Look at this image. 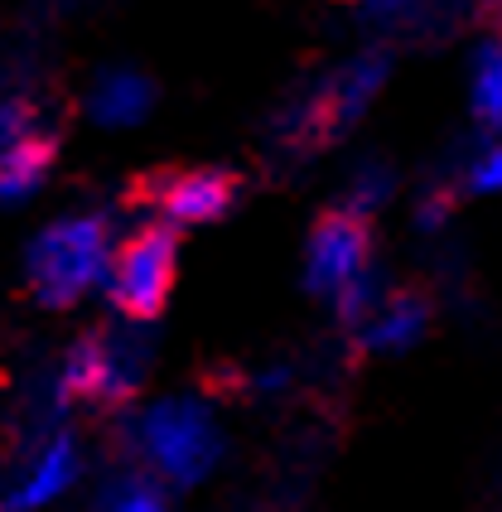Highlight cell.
Returning a JSON list of instances; mask_svg holds the SVG:
<instances>
[{"instance_id": "4", "label": "cell", "mask_w": 502, "mask_h": 512, "mask_svg": "<svg viewBox=\"0 0 502 512\" xmlns=\"http://www.w3.org/2000/svg\"><path fill=\"white\" fill-rule=\"evenodd\" d=\"M174 276H179V228L165 218H150L131 228L112 252L107 266V300L112 314L150 324L160 319L174 295Z\"/></svg>"}, {"instance_id": "11", "label": "cell", "mask_w": 502, "mask_h": 512, "mask_svg": "<svg viewBox=\"0 0 502 512\" xmlns=\"http://www.w3.org/2000/svg\"><path fill=\"white\" fill-rule=\"evenodd\" d=\"M474 112L483 126H502V44H488L478 54V78H474Z\"/></svg>"}, {"instance_id": "3", "label": "cell", "mask_w": 502, "mask_h": 512, "mask_svg": "<svg viewBox=\"0 0 502 512\" xmlns=\"http://www.w3.org/2000/svg\"><path fill=\"white\" fill-rule=\"evenodd\" d=\"M136 426H140L145 469L169 479L174 488H189L198 479H208L213 464L223 459V430L213 421L208 401L198 397L155 401L145 416H136Z\"/></svg>"}, {"instance_id": "13", "label": "cell", "mask_w": 502, "mask_h": 512, "mask_svg": "<svg viewBox=\"0 0 502 512\" xmlns=\"http://www.w3.org/2000/svg\"><path fill=\"white\" fill-rule=\"evenodd\" d=\"M488 20H493V29H498V44H502V0H493V5H488Z\"/></svg>"}, {"instance_id": "10", "label": "cell", "mask_w": 502, "mask_h": 512, "mask_svg": "<svg viewBox=\"0 0 502 512\" xmlns=\"http://www.w3.org/2000/svg\"><path fill=\"white\" fill-rule=\"evenodd\" d=\"M396 194V165H391L387 155H377V150H367L358 155L343 179H338V203L334 208H348V213H377L382 203H391Z\"/></svg>"}, {"instance_id": "2", "label": "cell", "mask_w": 502, "mask_h": 512, "mask_svg": "<svg viewBox=\"0 0 502 512\" xmlns=\"http://www.w3.org/2000/svg\"><path fill=\"white\" fill-rule=\"evenodd\" d=\"M107 271V218L73 213L58 218L29 242L25 281L44 310H68L87 295V285Z\"/></svg>"}, {"instance_id": "1", "label": "cell", "mask_w": 502, "mask_h": 512, "mask_svg": "<svg viewBox=\"0 0 502 512\" xmlns=\"http://www.w3.org/2000/svg\"><path fill=\"white\" fill-rule=\"evenodd\" d=\"M155 368V339L136 319L107 314L63 348V401H83L92 411L131 406Z\"/></svg>"}, {"instance_id": "8", "label": "cell", "mask_w": 502, "mask_h": 512, "mask_svg": "<svg viewBox=\"0 0 502 512\" xmlns=\"http://www.w3.org/2000/svg\"><path fill=\"white\" fill-rule=\"evenodd\" d=\"M155 107V83L136 68H102L87 87V116L97 126H136Z\"/></svg>"}, {"instance_id": "7", "label": "cell", "mask_w": 502, "mask_h": 512, "mask_svg": "<svg viewBox=\"0 0 502 512\" xmlns=\"http://www.w3.org/2000/svg\"><path fill=\"white\" fill-rule=\"evenodd\" d=\"M425 324H430V295L416 285H396L353 339H358V348H372V353H396V348H411L425 334Z\"/></svg>"}, {"instance_id": "5", "label": "cell", "mask_w": 502, "mask_h": 512, "mask_svg": "<svg viewBox=\"0 0 502 512\" xmlns=\"http://www.w3.org/2000/svg\"><path fill=\"white\" fill-rule=\"evenodd\" d=\"M242 199V174L223 170V165H160V170L136 174L121 189V208H155L165 223L184 228V223H218L227 218Z\"/></svg>"}, {"instance_id": "12", "label": "cell", "mask_w": 502, "mask_h": 512, "mask_svg": "<svg viewBox=\"0 0 502 512\" xmlns=\"http://www.w3.org/2000/svg\"><path fill=\"white\" fill-rule=\"evenodd\" d=\"M469 189H478V194H498L502 189V145H488V150L474 160V170H469Z\"/></svg>"}, {"instance_id": "9", "label": "cell", "mask_w": 502, "mask_h": 512, "mask_svg": "<svg viewBox=\"0 0 502 512\" xmlns=\"http://www.w3.org/2000/svg\"><path fill=\"white\" fill-rule=\"evenodd\" d=\"M58 141H63L58 126H39L20 145L0 150V203L29 199L49 179V170H54V160H58Z\"/></svg>"}, {"instance_id": "6", "label": "cell", "mask_w": 502, "mask_h": 512, "mask_svg": "<svg viewBox=\"0 0 502 512\" xmlns=\"http://www.w3.org/2000/svg\"><path fill=\"white\" fill-rule=\"evenodd\" d=\"M367 266H372V223L363 213H348V208L319 213V223L309 232V252H305L309 290L338 300Z\"/></svg>"}]
</instances>
